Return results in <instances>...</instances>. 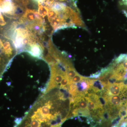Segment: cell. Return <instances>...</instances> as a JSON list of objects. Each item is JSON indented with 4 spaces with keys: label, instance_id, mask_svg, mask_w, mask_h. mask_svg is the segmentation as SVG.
<instances>
[{
    "label": "cell",
    "instance_id": "cell-4",
    "mask_svg": "<svg viewBox=\"0 0 127 127\" xmlns=\"http://www.w3.org/2000/svg\"><path fill=\"white\" fill-rule=\"evenodd\" d=\"M22 20L25 21H28L30 22H34L35 21H38L39 22H42L41 17L39 15L37 12L35 10L32 9H26L25 11V14H23L22 17Z\"/></svg>",
    "mask_w": 127,
    "mask_h": 127
},
{
    "label": "cell",
    "instance_id": "cell-7",
    "mask_svg": "<svg viewBox=\"0 0 127 127\" xmlns=\"http://www.w3.org/2000/svg\"><path fill=\"white\" fill-rule=\"evenodd\" d=\"M121 4L124 6H127V0H122Z\"/></svg>",
    "mask_w": 127,
    "mask_h": 127
},
{
    "label": "cell",
    "instance_id": "cell-8",
    "mask_svg": "<svg viewBox=\"0 0 127 127\" xmlns=\"http://www.w3.org/2000/svg\"><path fill=\"white\" fill-rule=\"evenodd\" d=\"M125 6L126 7V8H125L126 9H124L123 11L124 13L125 14V15L127 17V6Z\"/></svg>",
    "mask_w": 127,
    "mask_h": 127
},
{
    "label": "cell",
    "instance_id": "cell-1",
    "mask_svg": "<svg viewBox=\"0 0 127 127\" xmlns=\"http://www.w3.org/2000/svg\"><path fill=\"white\" fill-rule=\"evenodd\" d=\"M70 118L62 103L49 92L42 93L13 127H61Z\"/></svg>",
    "mask_w": 127,
    "mask_h": 127
},
{
    "label": "cell",
    "instance_id": "cell-6",
    "mask_svg": "<svg viewBox=\"0 0 127 127\" xmlns=\"http://www.w3.org/2000/svg\"><path fill=\"white\" fill-rule=\"evenodd\" d=\"M86 77H84L81 76L79 74L76 75L73 78L71 79V81L72 83H77L80 82H81L83 80L86 79Z\"/></svg>",
    "mask_w": 127,
    "mask_h": 127
},
{
    "label": "cell",
    "instance_id": "cell-2",
    "mask_svg": "<svg viewBox=\"0 0 127 127\" xmlns=\"http://www.w3.org/2000/svg\"><path fill=\"white\" fill-rule=\"evenodd\" d=\"M11 41L0 34V83L14 57L17 54Z\"/></svg>",
    "mask_w": 127,
    "mask_h": 127
},
{
    "label": "cell",
    "instance_id": "cell-5",
    "mask_svg": "<svg viewBox=\"0 0 127 127\" xmlns=\"http://www.w3.org/2000/svg\"><path fill=\"white\" fill-rule=\"evenodd\" d=\"M38 3V14L40 17H44L47 15L48 11V8L47 6Z\"/></svg>",
    "mask_w": 127,
    "mask_h": 127
},
{
    "label": "cell",
    "instance_id": "cell-3",
    "mask_svg": "<svg viewBox=\"0 0 127 127\" xmlns=\"http://www.w3.org/2000/svg\"><path fill=\"white\" fill-rule=\"evenodd\" d=\"M126 87V84L123 82L120 83H110L104 87L106 92L103 94L107 96H114L119 95L124 91Z\"/></svg>",
    "mask_w": 127,
    "mask_h": 127
}]
</instances>
